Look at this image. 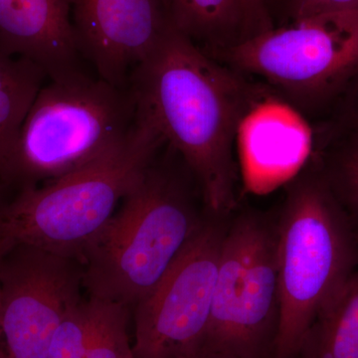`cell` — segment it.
I'll use <instances>...</instances> for the list:
<instances>
[{"instance_id":"obj_5","label":"cell","mask_w":358,"mask_h":358,"mask_svg":"<svg viewBox=\"0 0 358 358\" xmlns=\"http://www.w3.org/2000/svg\"><path fill=\"white\" fill-rule=\"evenodd\" d=\"M129 88L83 72L44 85L0 167L2 185L21 188L62 178L126 140L136 122Z\"/></svg>"},{"instance_id":"obj_14","label":"cell","mask_w":358,"mask_h":358,"mask_svg":"<svg viewBox=\"0 0 358 358\" xmlns=\"http://www.w3.org/2000/svg\"><path fill=\"white\" fill-rule=\"evenodd\" d=\"M298 358H358V268L315 317Z\"/></svg>"},{"instance_id":"obj_1","label":"cell","mask_w":358,"mask_h":358,"mask_svg":"<svg viewBox=\"0 0 358 358\" xmlns=\"http://www.w3.org/2000/svg\"><path fill=\"white\" fill-rule=\"evenodd\" d=\"M254 87L173 25L129 77L138 117L182 159L217 216L238 208L239 138L260 105Z\"/></svg>"},{"instance_id":"obj_20","label":"cell","mask_w":358,"mask_h":358,"mask_svg":"<svg viewBox=\"0 0 358 358\" xmlns=\"http://www.w3.org/2000/svg\"><path fill=\"white\" fill-rule=\"evenodd\" d=\"M334 117L341 122L358 124V77L339 103Z\"/></svg>"},{"instance_id":"obj_17","label":"cell","mask_w":358,"mask_h":358,"mask_svg":"<svg viewBox=\"0 0 358 358\" xmlns=\"http://www.w3.org/2000/svg\"><path fill=\"white\" fill-rule=\"evenodd\" d=\"M96 301L98 320L85 358H136L128 334V308Z\"/></svg>"},{"instance_id":"obj_3","label":"cell","mask_w":358,"mask_h":358,"mask_svg":"<svg viewBox=\"0 0 358 358\" xmlns=\"http://www.w3.org/2000/svg\"><path fill=\"white\" fill-rule=\"evenodd\" d=\"M275 216L281 319L272 358H298L320 310L358 268V232L312 162Z\"/></svg>"},{"instance_id":"obj_9","label":"cell","mask_w":358,"mask_h":358,"mask_svg":"<svg viewBox=\"0 0 358 358\" xmlns=\"http://www.w3.org/2000/svg\"><path fill=\"white\" fill-rule=\"evenodd\" d=\"M78 261L25 245L0 260L2 358H48L59 322L81 299Z\"/></svg>"},{"instance_id":"obj_13","label":"cell","mask_w":358,"mask_h":358,"mask_svg":"<svg viewBox=\"0 0 358 358\" xmlns=\"http://www.w3.org/2000/svg\"><path fill=\"white\" fill-rule=\"evenodd\" d=\"M310 162L358 232V124L331 120L315 134Z\"/></svg>"},{"instance_id":"obj_12","label":"cell","mask_w":358,"mask_h":358,"mask_svg":"<svg viewBox=\"0 0 358 358\" xmlns=\"http://www.w3.org/2000/svg\"><path fill=\"white\" fill-rule=\"evenodd\" d=\"M171 24L212 57L252 36L243 0H166Z\"/></svg>"},{"instance_id":"obj_6","label":"cell","mask_w":358,"mask_h":358,"mask_svg":"<svg viewBox=\"0 0 358 358\" xmlns=\"http://www.w3.org/2000/svg\"><path fill=\"white\" fill-rule=\"evenodd\" d=\"M213 58L267 87L313 129L334 117L357 79L358 11L274 26Z\"/></svg>"},{"instance_id":"obj_2","label":"cell","mask_w":358,"mask_h":358,"mask_svg":"<svg viewBox=\"0 0 358 358\" xmlns=\"http://www.w3.org/2000/svg\"><path fill=\"white\" fill-rule=\"evenodd\" d=\"M212 215L208 208L196 206L180 178L155 166V159L82 253V280L90 298L127 308L138 305L159 286Z\"/></svg>"},{"instance_id":"obj_7","label":"cell","mask_w":358,"mask_h":358,"mask_svg":"<svg viewBox=\"0 0 358 358\" xmlns=\"http://www.w3.org/2000/svg\"><path fill=\"white\" fill-rule=\"evenodd\" d=\"M281 319L275 217L233 212L199 357L272 358Z\"/></svg>"},{"instance_id":"obj_22","label":"cell","mask_w":358,"mask_h":358,"mask_svg":"<svg viewBox=\"0 0 358 358\" xmlns=\"http://www.w3.org/2000/svg\"><path fill=\"white\" fill-rule=\"evenodd\" d=\"M196 358H212V357H197Z\"/></svg>"},{"instance_id":"obj_23","label":"cell","mask_w":358,"mask_h":358,"mask_svg":"<svg viewBox=\"0 0 358 358\" xmlns=\"http://www.w3.org/2000/svg\"><path fill=\"white\" fill-rule=\"evenodd\" d=\"M0 185H2L1 181H0ZM2 204H0V207H1Z\"/></svg>"},{"instance_id":"obj_19","label":"cell","mask_w":358,"mask_h":358,"mask_svg":"<svg viewBox=\"0 0 358 358\" xmlns=\"http://www.w3.org/2000/svg\"><path fill=\"white\" fill-rule=\"evenodd\" d=\"M252 36L274 27L267 8V0H243ZM251 36V37H252Z\"/></svg>"},{"instance_id":"obj_10","label":"cell","mask_w":358,"mask_h":358,"mask_svg":"<svg viewBox=\"0 0 358 358\" xmlns=\"http://www.w3.org/2000/svg\"><path fill=\"white\" fill-rule=\"evenodd\" d=\"M71 6L80 54L120 88H128L173 25L166 0H71Z\"/></svg>"},{"instance_id":"obj_18","label":"cell","mask_w":358,"mask_h":358,"mask_svg":"<svg viewBox=\"0 0 358 358\" xmlns=\"http://www.w3.org/2000/svg\"><path fill=\"white\" fill-rule=\"evenodd\" d=\"M274 26L288 24L320 14L358 11V0H267Z\"/></svg>"},{"instance_id":"obj_16","label":"cell","mask_w":358,"mask_h":358,"mask_svg":"<svg viewBox=\"0 0 358 358\" xmlns=\"http://www.w3.org/2000/svg\"><path fill=\"white\" fill-rule=\"evenodd\" d=\"M99 303L95 299H80L59 322L52 338L48 358H85L95 331Z\"/></svg>"},{"instance_id":"obj_21","label":"cell","mask_w":358,"mask_h":358,"mask_svg":"<svg viewBox=\"0 0 358 358\" xmlns=\"http://www.w3.org/2000/svg\"><path fill=\"white\" fill-rule=\"evenodd\" d=\"M7 250L2 248L0 246V260H1L2 256L6 253ZM3 357V352H2V334H1V294H0V358Z\"/></svg>"},{"instance_id":"obj_4","label":"cell","mask_w":358,"mask_h":358,"mask_svg":"<svg viewBox=\"0 0 358 358\" xmlns=\"http://www.w3.org/2000/svg\"><path fill=\"white\" fill-rule=\"evenodd\" d=\"M164 141L145 120L126 140L62 178L21 188L0 207V245H25L80 262L89 242L145 176Z\"/></svg>"},{"instance_id":"obj_15","label":"cell","mask_w":358,"mask_h":358,"mask_svg":"<svg viewBox=\"0 0 358 358\" xmlns=\"http://www.w3.org/2000/svg\"><path fill=\"white\" fill-rule=\"evenodd\" d=\"M46 78L31 61L0 47V167Z\"/></svg>"},{"instance_id":"obj_8","label":"cell","mask_w":358,"mask_h":358,"mask_svg":"<svg viewBox=\"0 0 358 358\" xmlns=\"http://www.w3.org/2000/svg\"><path fill=\"white\" fill-rule=\"evenodd\" d=\"M230 216L212 215L159 286L136 306V358H196Z\"/></svg>"},{"instance_id":"obj_11","label":"cell","mask_w":358,"mask_h":358,"mask_svg":"<svg viewBox=\"0 0 358 358\" xmlns=\"http://www.w3.org/2000/svg\"><path fill=\"white\" fill-rule=\"evenodd\" d=\"M0 47L31 61L51 81L82 73L71 0H0Z\"/></svg>"}]
</instances>
